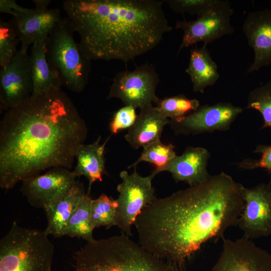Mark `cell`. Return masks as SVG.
Segmentation results:
<instances>
[{"mask_svg": "<svg viewBox=\"0 0 271 271\" xmlns=\"http://www.w3.org/2000/svg\"><path fill=\"white\" fill-rule=\"evenodd\" d=\"M248 44L254 51V59L248 72L271 64V9L249 13L242 25Z\"/></svg>", "mask_w": 271, "mask_h": 271, "instance_id": "9a60e30c", "label": "cell"}, {"mask_svg": "<svg viewBox=\"0 0 271 271\" xmlns=\"http://www.w3.org/2000/svg\"><path fill=\"white\" fill-rule=\"evenodd\" d=\"M100 136L93 143L80 144L75 154L76 165L72 173L76 177L84 176L89 182L88 191L90 192L92 184L96 181H102L106 174L104 157L105 147L109 137L100 144Z\"/></svg>", "mask_w": 271, "mask_h": 271, "instance_id": "ffe728a7", "label": "cell"}, {"mask_svg": "<svg viewBox=\"0 0 271 271\" xmlns=\"http://www.w3.org/2000/svg\"><path fill=\"white\" fill-rule=\"evenodd\" d=\"M233 13V10L228 1L214 0L196 20L177 21L176 29L183 32L177 54L183 49L199 42L207 46L224 36L232 34L234 31L231 24Z\"/></svg>", "mask_w": 271, "mask_h": 271, "instance_id": "ba28073f", "label": "cell"}, {"mask_svg": "<svg viewBox=\"0 0 271 271\" xmlns=\"http://www.w3.org/2000/svg\"><path fill=\"white\" fill-rule=\"evenodd\" d=\"M243 109L229 102H221L213 105L205 104L178 120H170L176 134H198L215 131H225Z\"/></svg>", "mask_w": 271, "mask_h": 271, "instance_id": "30bf717a", "label": "cell"}, {"mask_svg": "<svg viewBox=\"0 0 271 271\" xmlns=\"http://www.w3.org/2000/svg\"><path fill=\"white\" fill-rule=\"evenodd\" d=\"M72 171L60 167L22 181L21 191L29 203L43 210L76 181Z\"/></svg>", "mask_w": 271, "mask_h": 271, "instance_id": "5bb4252c", "label": "cell"}, {"mask_svg": "<svg viewBox=\"0 0 271 271\" xmlns=\"http://www.w3.org/2000/svg\"><path fill=\"white\" fill-rule=\"evenodd\" d=\"M156 107L166 118L178 120L196 111L200 107L199 101L189 98L184 94L159 99Z\"/></svg>", "mask_w": 271, "mask_h": 271, "instance_id": "cb8c5ba5", "label": "cell"}, {"mask_svg": "<svg viewBox=\"0 0 271 271\" xmlns=\"http://www.w3.org/2000/svg\"><path fill=\"white\" fill-rule=\"evenodd\" d=\"M31 9L25 8L18 5L14 0H1L0 12L12 15L14 18L21 16L29 12Z\"/></svg>", "mask_w": 271, "mask_h": 271, "instance_id": "1f68e13d", "label": "cell"}, {"mask_svg": "<svg viewBox=\"0 0 271 271\" xmlns=\"http://www.w3.org/2000/svg\"><path fill=\"white\" fill-rule=\"evenodd\" d=\"M85 120L61 88L6 111L0 122V186L6 190L55 167L72 169L87 136Z\"/></svg>", "mask_w": 271, "mask_h": 271, "instance_id": "7a4b0ae2", "label": "cell"}, {"mask_svg": "<svg viewBox=\"0 0 271 271\" xmlns=\"http://www.w3.org/2000/svg\"><path fill=\"white\" fill-rule=\"evenodd\" d=\"M141 156L128 168H134L142 162H147L154 165L152 172L155 177L158 171L166 165L177 155L175 146L172 144H165L161 140L154 142L143 148Z\"/></svg>", "mask_w": 271, "mask_h": 271, "instance_id": "d4e9b609", "label": "cell"}, {"mask_svg": "<svg viewBox=\"0 0 271 271\" xmlns=\"http://www.w3.org/2000/svg\"><path fill=\"white\" fill-rule=\"evenodd\" d=\"M119 177L121 182L116 187L119 195L116 199L117 207L115 225L120 228L122 233L130 236L137 217L145 208L157 199L152 185L155 176L151 174L143 177L134 168L130 174L126 171H122Z\"/></svg>", "mask_w": 271, "mask_h": 271, "instance_id": "52a82bcc", "label": "cell"}, {"mask_svg": "<svg viewBox=\"0 0 271 271\" xmlns=\"http://www.w3.org/2000/svg\"><path fill=\"white\" fill-rule=\"evenodd\" d=\"M60 12L57 9H31L13 20L21 43V47L28 49L35 42L47 38L61 21Z\"/></svg>", "mask_w": 271, "mask_h": 271, "instance_id": "e0dca14e", "label": "cell"}, {"mask_svg": "<svg viewBox=\"0 0 271 271\" xmlns=\"http://www.w3.org/2000/svg\"><path fill=\"white\" fill-rule=\"evenodd\" d=\"M206 46L203 45L190 51L186 72L190 77L195 92L203 93L206 88L213 85L219 78L217 66Z\"/></svg>", "mask_w": 271, "mask_h": 271, "instance_id": "7402d4cb", "label": "cell"}, {"mask_svg": "<svg viewBox=\"0 0 271 271\" xmlns=\"http://www.w3.org/2000/svg\"><path fill=\"white\" fill-rule=\"evenodd\" d=\"M49 235L14 221L0 241V271H51L54 248Z\"/></svg>", "mask_w": 271, "mask_h": 271, "instance_id": "5b68a950", "label": "cell"}, {"mask_svg": "<svg viewBox=\"0 0 271 271\" xmlns=\"http://www.w3.org/2000/svg\"><path fill=\"white\" fill-rule=\"evenodd\" d=\"M159 81V74L151 64L122 71L112 79L107 98L119 99L124 105L141 110L156 104L160 99L156 93Z\"/></svg>", "mask_w": 271, "mask_h": 271, "instance_id": "9c48e42d", "label": "cell"}, {"mask_svg": "<svg viewBox=\"0 0 271 271\" xmlns=\"http://www.w3.org/2000/svg\"><path fill=\"white\" fill-rule=\"evenodd\" d=\"M74 32L68 18L62 19L47 37L46 57L62 85L79 93L87 84L91 59L74 40Z\"/></svg>", "mask_w": 271, "mask_h": 271, "instance_id": "8992f818", "label": "cell"}, {"mask_svg": "<svg viewBox=\"0 0 271 271\" xmlns=\"http://www.w3.org/2000/svg\"><path fill=\"white\" fill-rule=\"evenodd\" d=\"M72 271H182L121 233L87 242L73 256Z\"/></svg>", "mask_w": 271, "mask_h": 271, "instance_id": "277c9868", "label": "cell"}, {"mask_svg": "<svg viewBox=\"0 0 271 271\" xmlns=\"http://www.w3.org/2000/svg\"><path fill=\"white\" fill-rule=\"evenodd\" d=\"M33 3L35 5V9L45 10L48 9V7L51 3L50 0H34Z\"/></svg>", "mask_w": 271, "mask_h": 271, "instance_id": "d6a6232c", "label": "cell"}, {"mask_svg": "<svg viewBox=\"0 0 271 271\" xmlns=\"http://www.w3.org/2000/svg\"><path fill=\"white\" fill-rule=\"evenodd\" d=\"M210 157L209 152L204 148L187 147L181 155H176L160 169L158 174L167 171L177 182H185L190 187L198 186L210 176L207 169Z\"/></svg>", "mask_w": 271, "mask_h": 271, "instance_id": "2e32d148", "label": "cell"}, {"mask_svg": "<svg viewBox=\"0 0 271 271\" xmlns=\"http://www.w3.org/2000/svg\"><path fill=\"white\" fill-rule=\"evenodd\" d=\"M136 108L131 106L124 105L113 114L109 123V129L112 134L119 131L129 129L134 124L137 118Z\"/></svg>", "mask_w": 271, "mask_h": 271, "instance_id": "f546056e", "label": "cell"}, {"mask_svg": "<svg viewBox=\"0 0 271 271\" xmlns=\"http://www.w3.org/2000/svg\"><path fill=\"white\" fill-rule=\"evenodd\" d=\"M253 153L259 154L260 157L243 159L236 163L237 167L242 170L263 169L271 174V145H258Z\"/></svg>", "mask_w": 271, "mask_h": 271, "instance_id": "f1b7e54d", "label": "cell"}, {"mask_svg": "<svg viewBox=\"0 0 271 271\" xmlns=\"http://www.w3.org/2000/svg\"><path fill=\"white\" fill-rule=\"evenodd\" d=\"M20 42L13 19L0 22V66L7 65L18 50L17 46Z\"/></svg>", "mask_w": 271, "mask_h": 271, "instance_id": "83f0119b", "label": "cell"}, {"mask_svg": "<svg viewBox=\"0 0 271 271\" xmlns=\"http://www.w3.org/2000/svg\"><path fill=\"white\" fill-rule=\"evenodd\" d=\"M214 0H167L163 1L175 12L197 15L203 13L212 4Z\"/></svg>", "mask_w": 271, "mask_h": 271, "instance_id": "4dcf8cb0", "label": "cell"}, {"mask_svg": "<svg viewBox=\"0 0 271 271\" xmlns=\"http://www.w3.org/2000/svg\"><path fill=\"white\" fill-rule=\"evenodd\" d=\"M211 271H271V254L252 240L223 238L222 251Z\"/></svg>", "mask_w": 271, "mask_h": 271, "instance_id": "4fadbf2b", "label": "cell"}, {"mask_svg": "<svg viewBox=\"0 0 271 271\" xmlns=\"http://www.w3.org/2000/svg\"><path fill=\"white\" fill-rule=\"evenodd\" d=\"M86 193L83 184L76 181L69 189L44 209L47 219L45 231L48 235L63 236V231L69 219Z\"/></svg>", "mask_w": 271, "mask_h": 271, "instance_id": "ac0fdd59", "label": "cell"}, {"mask_svg": "<svg viewBox=\"0 0 271 271\" xmlns=\"http://www.w3.org/2000/svg\"><path fill=\"white\" fill-rule=\"evenodd\" d=\"M47 37L35 42L32 45L29 55L33 85L32 96L61 88L62 86L60 79L51 68L47 59Z\"/></svg>", "mask_w": 271, "mask_h": 271, "instance_id": "44dd1931", "label": "cell"}, {"mask_svg": "<svg viewBox=\"0 0 271 271\" xmlns=\"http://www.w3.org/2000/svg\"><path fill=\"white\" fill-rule=\"evenodd\" d=\"M169 121L153 105L142 109L124 138L133 149L144 148L161 139L164 127Z\"/></svg>", "mask_w": 271, "mask_h": 271, "instance_id": "d6986e66", "label": "cell"}, {"mask_svg": "<svg viewBox=\"0 0 271 271\" xmlns=\"http://www.w3.org/2000/svg\"><path fill=\"white\" fill-rule=\"evenodd\" d=\"M246 108L258 111L263 120L262 128L271 130V80L249 92Z\"/></svg>", "mask_w": 271, "mask_h": 271, "instance_id": "4316f807", "label": "cell"}, {"mask_svg": "<svg viewBox=\"0 0 271 271\" xmlns=\"http://www.w3.org/2000/svg\"><path fill=\"white\" fill-rule=\"evenodd\" d=\"M117 203L116 199L101 194L93 199L91 205V221L93 228L105 226L109 228L115 225Z\"/></svg>", "mask_w": 271, "mask_h": 271, "instance_id": "484cf974", "label": "cell"}, {"mask_svg": "<svg viewBox=\"0 0 271 271\" xmlns=\"http://www.w3.org/2000/svg\"><path fill=\"white\" fill-rule=\"evenodd\" d=\"M244 206L237 225L244 238L252 240L271 234V185L260 183L242 190Z\"/></svg>", "mask_w": 271, "mask_h": 271, "instance_id": "8fae6325", "label": "cell"}, {"mask_svg": "<svg viewBox=\"0 0 271 271\" xmlns=\"http://www.w3.org/2000/svg\"><path fill=\"white\" fill-rule=\"evenodd\" d=\"M33 80L28 49L21 47L11 62L0 71L1 111L16 107L32 94Z\"/></svg>", "mask_w": 271, "mask_h": 271, "instance_id": "7c38bea8", "label": "cell"}, {"mask_svg": "<svg viewBox=\"0 0 271 271\" xmlns=\"http://www.w3.org/2000/svg\"><path fill=\"white\" fill-rule=\"evenodd\" d=\"M243 186L222 172L203 184L157 198L137 217L139 243L179 268L201 246L237 225Z\"/></svg>", "mask_w": 271, "mask_h": 271, "instance_id": "6da1fadb", "label": "cell"}, {"mask_svg": "<svg viewBox=\"0 0 271 271\" xmlns=\"http://www.w3.org/2000/svg\"><path fill=\"white\" fill-rule=\"evenodd\" d=\"M163 1L66 0L63 9L91 60L127 63L155 48L172 28Z\"/></svg>", "mask_w": 271, "mask_h": 271, "instance_id": "3957f363", "label": "cell"}, {"mask_svg": "<svg viewBox=\"0 0 271 271\" xmlns=\"http://www.w3.org/2000/svg\"><path fill=\"white\" fill-rule=\"evenodd\" d=\"M90 192H87L81 199L69 219L63 236L81 238L87 242L94 239L91 221V205L92 201Z\"/></svg>", "mask_w": 271, "mask_h": 271, "instance_id": "603a6c76", "label": "cell"}]
</instances>
